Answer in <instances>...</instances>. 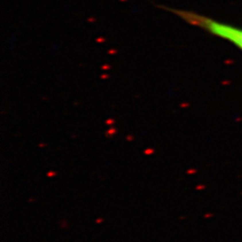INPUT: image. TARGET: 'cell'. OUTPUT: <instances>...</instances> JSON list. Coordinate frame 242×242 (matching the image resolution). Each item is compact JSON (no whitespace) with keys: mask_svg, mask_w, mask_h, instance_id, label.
Wrapping results in <instances>:
<instances>
[{"mask_svg":"<svg viewBox=\"0 0 242 242\" xmlns=\"http://www.w3.org/2000/svg\"><path fill=\"white\" fill-rule=\"evenodd\" d=\"M156 7L176 14L188 24L198 27L212 35L228 41L242 51V27L224 24L193 11L175 9L161 5H156Z\"/></svg>","mask_w":242,"mask_h":242,"instance_id":"1","label":"cell"}]
</instances>
